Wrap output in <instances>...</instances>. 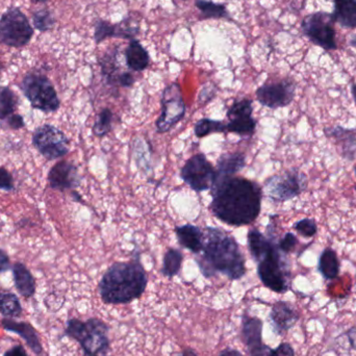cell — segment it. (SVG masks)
I'll return each instance as SVG.
<instances>
[{
	"label": "cell",
	"mask_w": 356,
	"mask_h": 356,
	"mask_svg": "<svg viewBox=\"0 0 356 356\" xmlns=\"http://www.w3.org/2000/svg\"><path fill=\"white\" fill-rule=\"evenodd\" d=\"M211 196L209 209L227 225H249L261 213L263 190L252 180L234 177L217 178Z\"/></svg>",
	"instance_id": "6da1fadb"
},
{
	"label": "cell",
	"mask_w": 356,
	"mask_h": 356,
	"mask_svg": "<svg viewBox=\"0 0 356 356\" xmlns=\"http://www.w3.org/2000/svg\"><path fill=\"white\" fill-rule=\"evenodd\" d=\"M200 253L197 264L207 278L220 273L230 280H238L246 274V261L238 242L220 228L207 227Z\"/></svg>",
	"instance_id": "7a4b0ae2"
},
{
	"label": "cell",
	"mask_w": 356,
	"mask_h": 356,
	"mask_svg": "<svg viewBox=\"0 0 356 356\" xmlns=\"http://www.w3.org/2000/svg\"><path fill=\"white\" fill-rule=\"evenodd\" d=\"M147 284V272L136 254L131 261L113 264L102 275L98 291L106 305H129L143 296Z\"/></svg>",
	"instance_id": "3957f363"
},
{
	"label": "cell",
	"mask_w": 356,
	"mask_h": 356,
	"mask_svg": "<svg viewBox=\"0 0 356 356\" xmlns=\"http://www.w3.org/2000/svg\"><path fill=\"white\" fill-rule=\"evenodd\" d=\"M248 248L257 265V275L264 286L278 294L291 289L290 265L278 248L273 236H265L257 228L249 230Z\"/></svg>",
	"instance_id": "277c9868"
},
{
	"label": "cell",
	"mask_w": 356,
	"mask_h": 356,
	"mask_svg": "<svg viewBox=\"0 0 356 356\" xmlns=\"http://www.w3.org/2000/svg\"><path fill=\"white\" fill-rule=\"evenodd\" d=\"M110 326L106 322L91 318L86 322L79 319L67 321L65 334L79 343L87 356H104L110 351Z\"/></svg>",
	"instance_id": "5b68a950"
},
{
	"label": "cell",
	"mask_w": 356,
	"mask_h": 356,
	"mask_svg": "<svg viewBox=\"0 0 356 356\" xmlns=\"http://www.w3.org/2000/svg\"><path fill=\"white\" fill-rule=\"evenodd\" d=\"M21 90L35 110L54 113L60 108V99L54 85L42 73H27L21 83Z\"/></svg>",
	"instance_id": "8992f818"
},
{
	"label": "cell",
	"mask_w": 356,
	"mask_h": 356,
	"mask_svg": "<svg viewBox=\"0 0 356 356\" xmlns=\"http://www.w3.org/2000/svg\"><path fill=\"white\" fill-rule=\"evenodd\" d=\"M307 188V177L299 169H290L268 178L265 193L274 202H286L302 194Z\"/></svg>",
	"instance_id": "52a82bcc"
},
{
	"label": "cell",
	"mask_w": 356,
	"mask_h": 356,
	"mask_svg": "<svg viewBox=\"0 0 356 356\" xmlns=\"http://www.w3.org/2000/svg\"><path fill=\"white\" fill-rule=\"evenodd\" d=\"M33 29L19 8H8L0 18V43L8 47L21 48L29 43Z\"/></svg>",
	"instance_id": "ba28073f"
},
{
	"label": "cell",
	"mask_w": 356,
	"mask_h": 356,
	"mask_svg": "<svg viewBox=\"0 0 356 356\" xmlns=\"http://www.w3.org/2000/svg\"><path fill=\"white\" fill-rule=\"evenodd\" d=\"M334 23L332 14L317 12L303 19L301 29L312 43L323 48L326 51H332L338 48Z\"/></svg>",
	"instance_id": "9c48e42d"
},
{
	"label": "cell",
	"mask_w": 356,
	"mask_h": 356,
	"mask_svg": "<svg viewBox=\"0 0 356 356\" xmlns=\"http://www.w3.org/2000/svg\"><path fill=\"white\" fill-rule=\"evenodd\" d=\"M180 178L197 193L211 190L217 180V170L205 154H198L186 161L180 170Z\"/></svg>",
	"instance_id": "30bf717a"
},
{
	"label": "cell",
	"mask_w": 356,
	"mask_h": 356,
	"mask_svg": "<svg viewBox=\"0 0 356 356\" xmlns=\"http://www.w3.org/2000/svg\"><path fill=\"white\" fill-rule=\"evenodd\" d=\"M162 112L156 122L159 134L168 133L184 119L186 106L179 83H172L165 88L161 97Z\"/></svg>",
	"instance_id": "8fae6325"
},
{
	"label": "cell",
	"mask_w": 356,
	"mask_h": 356,
	"mask_svg": "<svg viewBox=\"0 0 356 356\" xmlns=\"http://www.w3.org/2000/svg\"><path fill=\"white\" fill-rule=\"evenodd\" d=\"M35 149L48 161L58 160L69 152V140L64 133L54 125L38 127L33 135Z\"/></svg>",
	"instance_id": "7c38bea8"
},
{
	"label": "cell",
	"mask_w": 356,
	"mask_h": 356,
	"mask_svg": "<svg viewBox=\"0 0 356 356\" xmlns=\"http://www.w3.org/2000/svg\"><path fill=\"white\" fill-rule=\"evenodd\" d=\"M259 104L271 110L290 106L296 95V83L291 79H282L276 83H265L257 90Z\"/></svg>",
	"instance_id": "4fadbf2b"
},
{
	"label": "cell",
	"mask_w": 356,
	"mask_h": 356,
	"mask_svg": "<svg viewBox=\"0 0 356 356\" xmlns=\"http://www.w3.org/2000/svg\"><path fill=\"white\" fill-rule=\"evenodd\" d=\"M252 100L243 98L236 100L228 108V123L226 133L236 134L240 137H252L257 129V120L253 118Z\"/></svg>",
	"instance_id": "5bb4252c"
},
{
	"label": "cell",
	"mask_w": 356,
	"mask_h": 356,
	"mask_svg": "<svg viewBox=\"0 0 356 356\" xmlns=\"http://www.w3.org/2000/svg\"><path fill=\"white\" fill-rule=\"evenodd\" d=\"M48 182L50 188L64 192L79 186L81 177L74 164L62 161L56 163L48 173Z\"/></svg>",
	"instance_id": "9a60e30c"
},
{
	"label": "cell",
	"mask_w": 356,
	"mask_h": 356,
	"mask_svg": "<svg viewBox=\"0 0 356 356\" xmlns=\"http://www.w3.org/2000/svg\"><path fill=\"white\" fill-rule=\"evenodd\" d=\"M269 318L275 334L284 336L296 325L300 316L292 303L288 301H277L272 307Z\"/></svg>",
	"instance_id": "2e32d148"
},
{
	"label": "cell",
	"mask_w": 356,
	"mask_h": 356,
	"mask_svg": "<svg viewBox=\"0 0 356 356\" xmlns=\"http://www.w3.org/2000/svg\"><path fill=\"white\" fill-rule=\"evenodd\" d=\"M324 134L328 139L332 140L336 146L339 154L344 160L353 162L356 156V129H345L337 125L324 129Z\"/></svg>",
	"instance_id": "e0dca14e"
},
{
	"label": "cell",
	"mask_w": 356,
	"mask_h": 356,
	"mask_svg": "<svg viewBox=\"0 0 356 356\" xmlns=\"http://www.w3.org/2000/svg\"><path fill=\"white\" fill-rule=\"evenodd\" d=\"M1 326L8 332L18 334L21 339H23L29 348L35 355L40 356L43 353V347H42L41 342H40L37 330L31 324L27 323V322H18L10 319V318H6V319L1 320Z\"/></svg>",
	"instance_id": "ac0fdd59"
},
{
	"label": "cell",
	"mask_w": 356,
	"mask_h": 356,
	"mask_svg": "<svg viewBox=\"0 0 356 356\" xmlns=\"http://www.w3.org/2000/svg\"><path fill=\"white\" fill-rule=\"evenodd\" d=\"M175 234L182 248L188 249L194 254H200L204 243V234L198 226L192 224L177 226L175 228Z\"/></svg>",
	"instance_id": "d6986e66"
},
{
	"label": "cell",
	"mask_w": 356,
	"mask_h": 356,
	"mask_svg": "<svg viewBox=\"0 0 356 356\" xmlns=\"http://www.w3.org/2000/svg\"><path fill=\"white\" fill-rule=\"evenodd\" d=\"M263 321L259 318L243 316L242 341L248 351L263 344Z\"/></svg>",
	"instance_id": "ffe728a7"
},
{
	"label": "cell",
	"mask_w": 356,
	"mask_h": 356,
	"mask_svg": "<svg viewBox=\"0 0 356 356\" xmlns=\"http://www.w3.org/2000/svg\"><path fill=\"white\" fill-rule=\"evenodd\" d=\"M108 38H120V39H131V29L124 20L117 24H112L106 20H98L95 22L94 29V40L100 44Z\"/></svg>",
	"instance_id": "44dd1931"
},
{
	"label": "cell",
	"mask_w": 356,
	"mask_h": 356,
	"mask_svg": "<svg viewBox=\"0 0 356 356\" xmlns=\"http://www.w3.org/2000/svg\"><path fill=\"white\" fill-rule=\"evenodd\" d=\"M125 62L131 70L142 72L149 66V54L138 40H131L125 50Z\"/></svg>",
	"instance_id": "7402d4cb"
},
{
	"label": "cell",
	"mask_w": 356,
	"mask_h": 356,
	"mask_svg": "<svg viewBox=\"0 0 356 356\" xmlns=\"http://www.w3.org/2000/svg\"><path fill=\"white\" fill-rule=\"evenodd\" d=\"M13 277H14L15 286L21 296L29 299L35 295V278L23 264L16 263L13 266Z\"/></svg>",
	"instance_id": "603a6c76"
},
{
	"label": "cell",
	"mask_w": 356,
	"mask_h": 356,
	"mask_svg": "<svg viewBox=\"0 0 356 356\" xmlns=\"http://www.w3.org/2000/svg\"><path fill=\"white\" fill-rule=\"evenodd\" d=\"M246 166V156L241 152L224 154L217 163V178L232 177Z\"/></svg>",
	"instance_id": "cb8c5ba5"
},
{
	"label": "cell",
	"mask_w": 356,
	"mask_h": 356,
	"mask_svg": "<svg viewBox=\"0 0 356 356\" xmlns=\"http://www.w3.org/2000/svg\"><path fill=\"white\" fill-rule=\"evenodd\" d=\"M334 22L346 29H356V0H334Z\"/></svg>",
	"instance_id": "d4e9b609"
},
{
	"label": "cell",
	"mask_w": 356,
	"mask_h": 356,
	"mask_svg": "<svg viewBox=\"0 0 356 356\" xmlns=\"http://www.w3.org/2000/svg\"><path fill=\"white\" fill-rule=\"evenodd\" d=\"M340 259L332 248H326L322 251L318 261V271L326 280H334L340 274Z\"/></svg>",
	"instance_id": "484cf974"
},
{
	"label": "cell",
	"mask_w": 356,
	"mask_h": 356,
	"mask_svg": "<svg viewBox=\"0 0 356 356\" xmlns=\"http://www.w3.org/2000/svg\"><path fill=\"white\" fill-rule=\"evenodd\" d=\"M102 72L108 85L118 86V79L121 73H118V64H117V50H108L102 56Z\"/></svg>",
	"instance_id": "4316f807"
},
{
	"label": "cell",
	"mask_w": 356,
	"mask_h": 356,
	"mask_svg": "<svg viewBox=\"0 0 356 356\" xmlns=\"http://www.w3.org/2000/svg\"><path fill=\"white\" fill-rule=\"evenodd\" d=\"M182 259H184V255L181 251L175 248H169L163 259V267L161 270L163 275L168 278L177 276L181 269Z\"/></svg>",
	"instance_id": "83f0119b"
},
{
	"label": "cell",
	"mask_w": 356,
	"mask_h": 356,
	"mask_svg": "<svg viewBox=\"0 0 356 356\" xmlns=\"http://www.w3.org/2000/svg\"><path fill=\"white\" fill-rule=\"evenodd\" d=\"M195 6L198 8L203 19H222L229 17L225 4L217 3L209 0H196Z\"/></svg>",
	"instance_id": "f1b7e54d"
},
{
	"label": "cell",
	"mask_w": 356,
	"mask_h": 356,
	"mask_svg": "<svg viewBox=\"0 0 356 356\" xmlns=\"http://www.w3.org/2000/svg\"><path fill=\"white\" fill-rule=\"evenodd\" d=\"M23 309L20 300L13 293H0V314L6 318H18Z\"/></svg>",
	"instance_id": "f546056e"
},
{
	"label": "cell",
	"mask_w": 356,
	"mask_h": 356,
	"mask_svg": "<svg viewBox=\"0 0 356 356\" xmlns=\"http://www.w3.org/2000/svg\"><path fill=\"white\" fill-rule=\"evenodd\" d=\"M18 102V97L12 89L6 86H0V120H4L14 114Z\"/></svg>",
	"instance_id": "4dcf8cb0"
},
{
	"label": "cell",
	"mask_w": 356,
	"mask_h": 356,
	"mask_svg": "<svg viewBox=\"0 0 356 356\" xmlns=\"http://www.w3.org/2000/svg\"><path fill=\"white\" fill-rule=\"evenodd\" d=\"M194 133L199 139L207 137L211 134L226 133V124L221 121L202 118L197 121L195 124Z\"/></svg>",
	"instance_id": "1f68e13d"
},
{
	"label": "cell",
	"mask_w": 356,
	"mask_h": 356,
	"mask_svg": "<svg viewBox=\"0 0 356 356\" xmlns=\"http://www.w3.org/2000/svg\"><path fill=\"white\" fill-rule=\"evenodd\" d=\"M113 119H114V115L112 111L108 108H104L98 115L97 120L94 123L93 129H92L93 135L98 138L106 137L112 131Z\"/></svg>",
	"instance_id": "d6a6232c"
},
{
	"label": "cell",
	"mask_w": 356,
	"mask_h": 356,
	"mask_svg": "<svg viewBox=\"0 0 356 356\" xmlns=\"http://www.w3.org/2000/svg\"><path fill=\"white\" fill-rule=\"evenodd\" d=\"M33 22L38 31L46 33V31L54 29V24H56V19H54V15L50 10H40L33 13Z\"/></svg>",
	"instance_id": "836d02e7"
},
{
	"label": "cell",
	"mask_w": 356,
	"mask_h": 356,
	"mask_svg": "<svg viewBox=\"0 0 356 356\" xmlns=\"http://www.w3.org/2000/svg\"><path fill=\"white\" fill-rule=\"evenodd\" d=\"M293 228L305 238H313L318 232L317 222L312 218H305V219L299 220L296 223H294Z\"/></svg>",
	"instance_id": "e575fe53"
},
{
	"label": "cell",
	"mask_w": 356,
	"mask_h": 356,
	"mask_svg": "<svg viewBox=\"0 0 356 356\" xmlns=\"http://www.w3.org/2000/svg\"><path fill=\"white\" fill-rule=\"evenodd\" d=\"M278 248L280 249L284 254H290L296 250L299 245V240L293 232H286L277 243Z\"/></svg>",
	"instance_id": "d590c367"
},
{
	"label": "cell",
	"mask_w": 356,
	"mask_h": 356,
	"mask_svg": "<svg viewBox=\"0 0 356 356\" xmlns=\"http://www.w3.org/2000/svg\"><path fill=\"white\" fill-rule=\"evenodd\" d=\"M15 188L14 179L6 169L0 168V190L13 191Z\"/></svg>",
	"instance_id": "8d00e7d4"
},
{
	"label": "cell",
	"mask_w": 356,
	"mask_h": 356,
	"mask_svg": "<svg viewBox=\"0 0 356 356\" xmlns=\"http://www.w3.org/2000/svg\"><path fill=\"white\" fill-rule=\"evenodd\" d=\"M2 121L6 122V127L10 129H23L25 125L22 116L18 114L10 115V117H8V118Z\"/></svg>",
	"instance_id": "74e56055"
},
{
	"label": "cell",
	"mask_w": 356,
	"mask_h": 356,
	"mask_svg": "<svg viewBox=\"0 0 356 356\" xmlns=\"http://www.w3.org/2000/svg\"><path fill=\"white\" fill-rule=\"evenodd\" d=\"M271 356H295V350L289 343H282L275 349H272Z\"/></svg>",
	"instance_id": "f35d334b"
},
{
	"label": "cell",
	"mask_w": 356,
	"mask_h": 356,
	"mask_svg": "<svg viewBox=\"0 0 356 356\" xmlns=\"http://www.w3.org/2000/svg\"><path fill=\"white\" fill-rule=\"evenodd\" d=\"M135 83V77L131 72H122L118 79V86L123 88H131Z\"/></svg>",
	"instance_id": "ab89813d"
},
{
	"label": "cell",
	"mask_w": 356,
	"mask_h": 356,
	"mask_svg": "<svg viewBox=\"0 0 356 356\" xmlns=\"http://www.w3.org/2000/svg\"><path fill=\"white\" fill-rule=\"evenodd\" d=\"M213 96H215L213 87H204L202 91L200 92V95H199V102L201 104H207V102H211Z\"/></svg>",
	"instance_id": "60d3db41"
},
{
	"label": "cell",
	"mask_w": 356,
	"mask_h": 356,
	"mask_svg": "<svg viewBox=\"0 0 356 356\" xmlns=\"http://www.w3.org/2000/svg\"><path fill=\"white\" fill-rule=\"evenodd\" d=\"M271 347L268 345L261 344V346L257 347L253 350L249 351L250 356H271Z\"/></svg>",
	"instance_id": "b9f144b4"
},
{
	"label": "cell",
	"mask_w": 356,
	"mask_h": 356,
	"mask_svg": "<svg viewBox=\"0 0 356 356\" xmlns=\"http://www.w3.org/2000/svg\"><path fill=\"white\" fill-rule=\"evenodd\" d=\"M10 268V257L6 254V251L0 249V274L6 272Z\"/></svg>",
	"instance_id": "7bdbcfd3"
},
{
	"label": "cell",
	"mask_w": 356,
	"mask_h": 356,
	"mask_svg": "<svg viewBox=\"0 0 356 356\" xmlns=\"http://www.w3.org/2000/svg\"><path fill=\"white\" fill-rule=\"evenodd\" d=\"M3 356H27V353L21 345H17L6 351Z\"/></svg>",
	"instance_id": "ee69618b"
},
{
	"label": "cell",
	"mask_w": 356,
	"mask_h": 356,
	"mask_svg": "<svg viewBox=\"0 0 356 356\" xmlns=\"http://www.w3.org/2000/svg\"><path fill=\"white\" fill-rule=\"evenodd\" d=\"M347 338H348L349 345L353 350H356V326L351 327L348 332H346Z\"/></svg>",
	"instance_id": "f6af8a7d"
},
{
	"label": "cell",
	"mask_w": 356,
	"mask_h": 356,
	"mask_svg": "<svg viewBox=\"0 0 356 356\" xmlns=\"http://www.w3.org/2000/svg\"><path fill=\"white\" fill-rule=\"evenodd\" d=\"M219 356H244L240 351L236 350V349L226 348L220 353Z\"/></svg>",
	"instance_id": "bcb514c9"
},
{
	"label": "cell",
	"mask_w": 356,
	"mask_h": 356,
	"mask_svg": "<svg viewBox=\"0 0 356 356\" xmlns=\"http://www.w3.org/2000/svg\"><path fill=\"white\" fill-rule=\"evenodd\" d=\"M178 356H198V355H197L193 349L186 348L184 349L180 355H178Z\"/></svg>",
	"instance_id": "7dc6e473"
},
{
	"label": "cell",
	"mask_w": 356,
	"mask_h": 356,
	"mask_svg": "<svg viewBox=\"0 0 356 356\" xmlns=\"http://www.w3.org/2000/svg\"><path fill=\"white\" fill-rule=\"evenodd\" d=\"M72 196H73V199H74V200L76 201V202L83 203V199H81V197L79 196V194H77L76 192H73Z\"/></svg>",
	"instance_id": "c3c4849f"
},
{
	"label": "cell",
	"mask_w": 356,
	"mask_h": 356,
	"mask_svg": "<svg viewBox=\"0 0 356 356\" xmlns=\"http://www.w3.org/2000/svg\"><path fill=\"white\" fill-rule=\"evenodd\" d=\"M351 94H353V100H355L356 106V83H353V87H351Z\"/></svg>",
	"instance_id": "681fc988"
},
{
	"label": "cell",
	"mask_w": 356,
	"mask_h": 356,
	"mask_svg": "<svg viewBox=\"0 0 356 356\" xmlns=\"http://www.w3.org/2000/svg\"><path fill=\"white\" fill-rule=\"evenodd\" d=\"M31 1L35 2V3H42V2L48 1V0H31Z\"/></svg>",
	"instance_id": "f907efd6"
},
{
	"label": "cell",
	"mask_w": 356,
	"mask_h": 356,
	"mask_svg": "<svg viewBox=\"0 0 356 356\" xmlns=\"http://www.w3.org/2000/svg\"><path fill=\"white\" fill-rule=\"evenodd\" d=\"M2 70V64L1 62H0V72H1Z\"/></svg>",
	"instance_id": "816d5d0a"
},
{
	"label": "cell",
	"mask_w": 356,
	"mask_h": 356,
	"mask_svg": "<svg viewBox=\"0 0 356 356\" xmlns=\"http://www.w3.org/2000/svg\"><path fill=\"white\" fill-rule=\"evenodd\" d=\"M355 175H356V166H355ZM355 190H356V186H355Z\"/></svg>",
	"instance_id": "f5cc1de1"
},
{
	"label": "cell",
	"mask_w": 356,
	"mask_h": 356,
	"mask_svg": "<svg viewBox=\"0 0 356 356\" xmlns=\"http://www.w3.org/2000/svg\"></svg>",
	"instance_id": "db71d44e"
}]
</instances>
